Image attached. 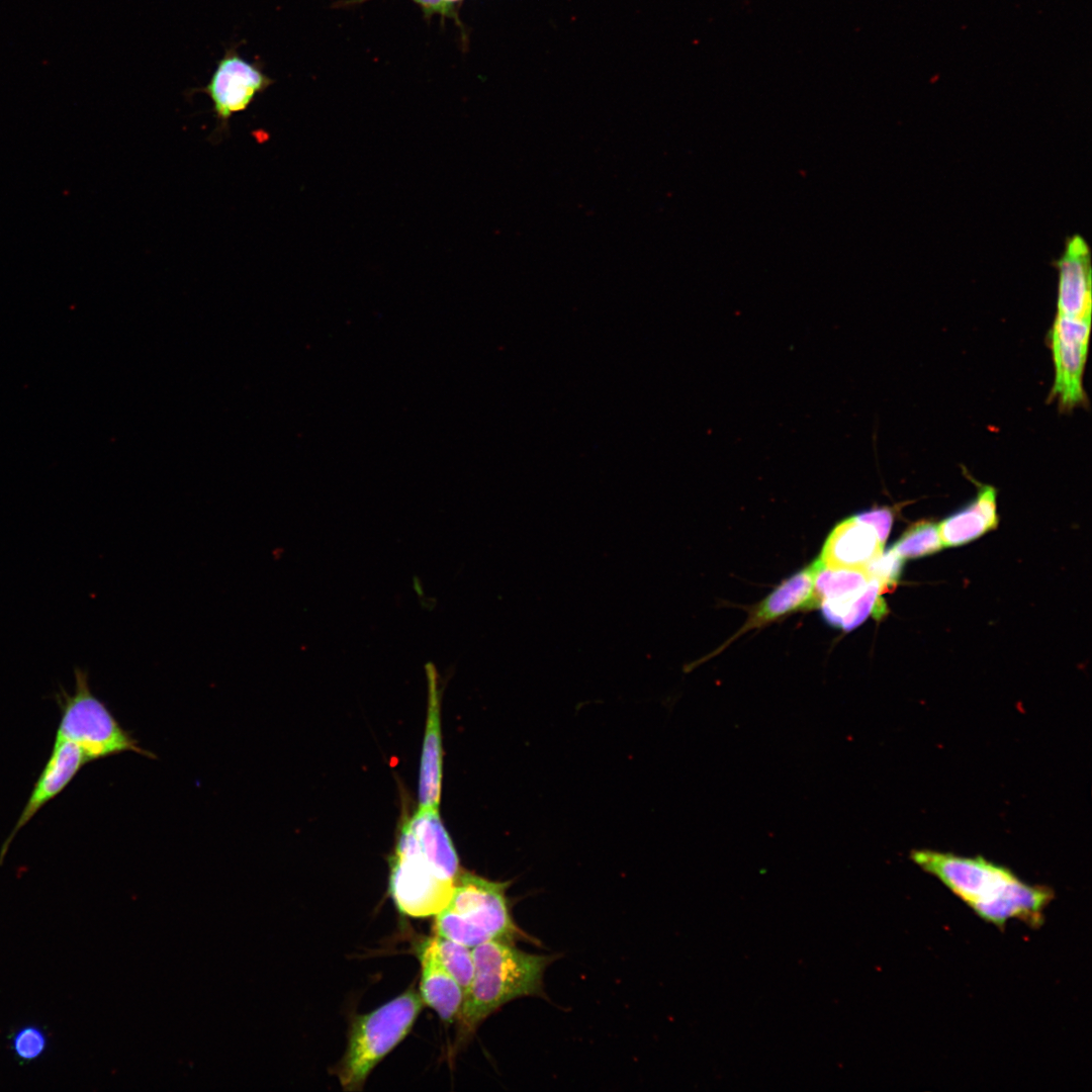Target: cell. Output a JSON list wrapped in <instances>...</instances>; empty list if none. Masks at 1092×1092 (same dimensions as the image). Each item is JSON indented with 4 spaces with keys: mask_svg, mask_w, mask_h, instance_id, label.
I'll return each instance as SVG.
<instances>
[{
    "mask_svg": "<svg viewBox=\"0 0 1092 1092\" xmlns=\"http://www.w3.org/2000/svg\"><path fill=\"white\" fill-rule=\"evenodd\" d=\"M911 858L983 920L1001 929L1010 919L1039 927L1044 920V910L1054 898L1052 889L1026 884L1008 868L982 856L921 849L913 850Z\"/></svg>",
    "mask_w": 1092,
    "mask_h": 1092,
    "instance_id": "obj_1",
    "label": "cell"
},
{
    "mask_svg": "<svg viewBox=\"0 0 1092 1092\" xmlns=\"http://www.w3.org/2000/svg\"><path fill=\"white\" fill-rule=\"evenodd\" d=\"M474 974L458 1014V1037L468 1039L489 1015L520 997L544 996L543 977L557 958L488 940L472 948Z\"/></svg>",
    "mask_w": 1092,
    "mask_h": 1092,
    "instance_id": "obj_2",
    "label": "cell"
},
{
    "mask_svg": "<svg viewBox=\"0 0 1092 1092\" xmlns=\"http://www.w3.org/2000/svg\"><path fill=\"white\" fill-rule=\"evenodd\" d=\"M510 885L462 870L448 905L435 915L433 934L470 948L488 940L534 941L512 916Z\"/></svg>",
    "mask_w": 1092,
    "mask_h": 1092,
    "instance_id": "obj_3",
    "label": "cell"
},
{
    "mask_svg": "<svg viewBox=\"0 0 1092 1092\" xmlns=\"http://www.w3.org/2000/svg\"><path fill=\"white\" fill-rule=\"evenodd\" d=\"M420 992L407 989L375 1010L354 1018L344 1056L334 1068L345 1091H361L373 1069L412 1030L424 1008Z\"/></svg>",
    "mask_w": 1092,
    "mask_h": 1092,
    "instance_id": "obj_4",
    "label": "cell"
},
{
    "mask_svg": "<svg viewBox=\"0 0 1092 1092\" xmlns=\"http://www.w3.org/2000/svg\"><path fill=\"white\" fill-rule=\"evenodd\" d=\"M73 694L61 690L57 695L61 719L56 737L77 744L89 761L126 751L154 758L124 730L107 706L91 691L88 672L76 667Z\"/></svg>",
    "mask_w": 1092,
    "mask_h": 1092,
    "instance_id": "obj_5",
    "label": "cell"
},
{
    "mask_svg": "<svg viewBox=\"0 0 1092 1092\" xmlns=\"http://www.w3.org/2000/svg\"><path fill=\"white\" fill-rule=\"evenodd\" d=\"M389 864V894L402 914L435 916L448 905L456 882L442 876L400 834Z\"/></svg>",
    "mask_w": 1092,
    "mask_h": 1092,
    "instance_id": "obj_6",
    "label": "cell"
},
{
    "mask_svg": "<svg viewBox=\"0 0 1092 1092\" xmlns=\"http://www.w3.org/2000/svg\"><path fill=\"white\" fill-rule=\"evenodd\" d=\"M273 83L258 62L246 60L234 46L225 49L216 62L209 82L195 91L209 97L216 130L223 132L229 130L231 118L247 110Z\"/></svg>",
    "mask_w": 1092,
    "mask_h": 1092,
    "instance_id": "obj_7",
    "label": "cell"
},
{
    "mask_svg": "<svg viewBox=\"0 0 1092 1092\" xmlns=\"http://www.w3.org/2000/svg\"><path fill=\"white\" fill-rule=\"evenodd\" d=\"M1091 318L1058 314L1051 330L1055 366L1052 395L1067 408L1085 400L1084 369L1088 353Z\"/></svg>",
    "mask_w": 1092,
    "mask_h": 1092,
    "instance_id": "obj_8",
    "label": "cell"
},
{
    "mask_svg": "<svg viewBox=\"0 0 1092 1092\" xmlns=\"http://www.w3.org/2000/svg\"><path fill=\"white\" fill-rule=\"evenodd\" d=\"M87 762H89V759L77 744L55 738L50 757L36 780L18 820L1 848L0 860L4 858L16 834L46 804L67 788Z\"/></svg>",
    "mask_w": 1092,
    "mask_h": 1092,
    "instance_id": "obj_9",
    "label": "cell"
},
{
    "mask_svg": "<svg viewBox=\"0 0 1092 1092\" xmlns=\"http://www.w3.org/2000/svg\"><path fill=\"white\" fill-rule=\"evenodd\" d=\"M428 679V711L421 753L419 807L439 808L442 785L443 749L438 673L433 663L425 665Z\"/></svg>",
    "mask_w": 1092,
    "mask_h": 1092,
    "instance_id": "obj_10",
    "label": "cell"
},
{
    "mask_svg": "<svg viewBox=\"0 0 1092 1092\" xmlns=\"http://www.w3.org/2000/svg\"><path fill=\"white\" fill-rule=\"evenodd\" d=\"M1091 265L1089 250L1076 236L1059 261L1058 314L1091 318Z\"/></svg>",
    "mask_w": 1092,
    "mask_h": 1092,
    "instance_id": "obj_11",
    "label": "cell"
},
{
    "mask_svg": "<svg viewBox=\"0 0 1092 1092\" xmlns=\"http://www.w3.org/2000/svg\"><path fill=\"white\" fill-rule=\"evenodd\" d=\"M883 547L874 528L853 516L831 531L819 559L829 567L866 568Z\"/></svg>",
    "mask_w": 1092,
    "mask_h": 1092,
    "instance_id": "obj_12",
    "label": "cell"
},
{
    "mask_svg": "<svg viewBox=\"0 0 1092 1092\" xmlns=\"http://www.w3.org/2000/svg\"><path fill=\"white\" fill-rule=\"evenodd\" d=\"M421 963L420 994L425 1003L440 1018L451 1023L457 1019L463 1002V991L455 979L440 963L431 937L420 946Z\"/></svg>",
    "mask_w": 1092,
    "mask_h": 1092,
    "instance_id": "obj_13",
    "label": "cell"
},
{
    "mask_svg": "<svg viewBox=\"0 0 1092 1092\" xmlns=\"http://www.w3.org/2000/svg\"><path fill=\"white\" fill-rule=\"evenodd\" d=\"M997 525L996 489L982 485L975 499L938 525V532L943 547H956L981 537Z\"/></svg>",
    "mask_w": 1092,
    "mask_h": 1092,
    "instance_id": "obj_14",
    "label": "cell"
},
{
    "mask_svg": "<svg viewBox=\"0 0 1092 1092\" xmlns=\"http://www.w3.org/2000/svg\"><path fill=\"white\" fill-rule=\"evenodd\" d=\"M818 566L819 560L816 559L783 581L754 610L741 632L759 627L791 612L813 607L814 579Z\"/></svg>",
    "mask_w": 1092,
    "mask_h": 1092,
    "instance_id": "obj_15",
    "label": "cell"
},
{
    "mask_svg": "<svg viewBox=\"0 0 1092 1092\" xmlns=\"http://www.w3.org/2000/svg\"><path fill=\"white\" fill-rule=\"evenodd\" d=\"M883 585L871 578L858 593L841 600H827L819 603L825 621L843 631H851L870 617L882 618L888 610L881 594Z\"/></svg>",
    "mask_w": 1092,
    "mask_h": 1092,
    "instance_id": "obj_16",
    "label": "cell"
},
{
    "mask_svg": "<svg viewBox=\"0 0 1092 1092\" xmlns=\"http://www.w3.org/2000/svg\"><path fill=\"white\" fill-rule=\"evenodd\" d=\"M819 560L815 574L813 607L827 600H841L860 592L871 580L866 568L829 567Z\"/></svg>",
    "mask_w": 1092,
    "mask_h": 1092,
    "instance_id": "obj_17",
    "label": "cell"
},
{
    "mask_svg": "<svg viewBox=\"0 0 1092 1092\" xmlns=\"http://www.w3.org/2000/svg\"><path fill=\"white\" fill-rule=\"evenodd\" d=\"M431 939L440 963L459 984L464 995L474 974L472 948L434 934Z\"/></svg>",
    "mask_w": 1092,
    "mask_h": 1092,
    "instance_id": "obj_18",
    "label": "cell"
},
{
    "mask_svg": "<svg viewBox=\"0 0 1092 1092\" xmlns=\"http://www.w3.org/2000/svg\"><path fill=\"white\" fill-rule=\"evenodd\" d=\"M942 547L938 525L919 521L910 526L891 549L902 559H915L933 554Z\"/></svg>",
    "mask_w": 1092,
    "mask_h": 1092,
    "instance_id": "obj_19",
    "label": "cell"
},
{
    "mask_svg": "<svg viewBox=\"0 0 1092 1092\" xmlns=\"http://www.w3.org/2000/svg\"><path fill=\"white\" fill-rule=\"evenodd\" d=\"M48 1048V1036L34 1025H26L16 1030L11 1037V1050L16 1059L31 1062L42 1056Z\"/></svg>",
    "mask_w": 1092,
    "mask_h": 1092,
    "instance_id": "obj_20",
    "label": "cell"
},
{
    "mask_svg": "<svg viewBox=\"0 0 1092 1092\" xmlns=\"http://www.w3.org/2000/svg\"><path fill=\"white\" fill-rule=\"evenodd\" d=\"M904 559L894 550L881 553L867 567L866 570L872 578L878 580L885 590L893 588L901 575Z\"/></svg>",
    "mask_w": 1092,
    "mask_h": 1092,
    "instance_id": "obj_21",
    "label": "cell"
},
{
    "mask_svg": "<svg viewBox=\"0 0 1092 1092\" xmlns=\"http://www.w3.org/2000/svg\"><path fill=\"white\" fill-rule=\"evenodd\" d=\"M857 520L869 524L877 533L880 542L885 545L893 524V513L890 508H877L863 511L854 516Z\"/></svg>",
    "mask_w": 1092,
    "mask_h": 1092,
    "instance_id": "obj_22",
    "label": "cell"
},
{
    "mask_svg": "<svg viewBox=\"0 0 1092 1092\" xmlns=\"http://www.w3.org/2000/svg\"><path fill=\"white\" fill-rule=\"evenodd\" d=\"M366 0H353V3H358ZM423 10L427 17H431L434 14L441 15L442 17L456 18L454 4L445 0H413Z\"/></svg>",
    "mask_w": 1092,
    "mask_h": 1092,
    "instance_id": "obj_23",
    "label": "cell"
},
{
    "mask_svg": "<svg viewBox=\"0 0 1092 1092\" xmlns=\"http://www.w3.org/2000/svg\"><path fill=\"white\" fill-rule=\"evenodd\" d=\"M445 1L454 4L455 2H458V1H461V0H445Z\"/></svg>",
    "mask_w": 1092,
    "mask_h": 1092,
    "instance_id": "obj_24",
    "label": "cell"
}]
</instances>
